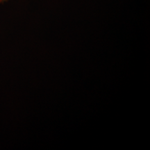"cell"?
<instances>
[{
  "instance_id": "1",
  "label": "cell",
  "mask_w": 150,
  "mask_h": 150,
  "mask_svg": "<svg viewBox=\"0 0 150 150\" xmlns=\"http://www.w3.org/2000/svg\"><path fill=\"white\" fill-rule=\"evenodd\" d=\"M8 1V0H0V3L3 4V3L6 2V1Z\"/></svg>"
}]
</instances>
